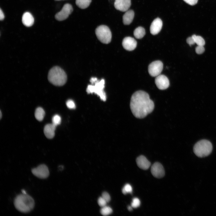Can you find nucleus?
Here are the masks:
<instances>
[{
    "instance_id": "1",
    "label": "nucleus",
    "mask_w": 216,
    "mask_h": 216,
    "mask_svg": "<svg viewBox=\"0 0 216 216\" xmlns=\"http://www.w3.org/2000/svg\"><path fill=\"white\" fill-rule=\"evenodd\" d=\"M130 107L135 117L142 118L153 111L154 104L147 92L139 90L136 92L132 95Z\"/></svg>"
},
{
    "instance_id": "2",
    "label": "nucleus",
    "mask_w": 216,
    "mask_h": 216,
    "mask_svg": "<svg viewBox=\"0 0 216 216\" xmlns=\"http://www.w3.org/2000/svg\"><path fill=\"white\" fill-rule=\"evenodd\" d=\"M14 204L15 208L19 211L27 213L34 208V201L33 198L27 194H21L14 199Z\"/></svg>"
},
{
    "instance_id": "3",
    "label": "nucleus",
    "mask_w": 216,
    "mask_h": 216,
    "mask_svg": "<svg viewBox=\"0 0 216 216\" xmlns=\"http://www.w3.org/2000/svg\"><path fill=\"white\" fill-rule=\"evenodd\" d=\"M48 78L50 82L54 85L61 86L66 83L67 76L62 68L58 66H55L50 70Z\"/></svg>"
},
{
    "instance_id": "4",
    "label": "nucleus",
    "mask_w": 216,
    "mask_h": 216,
    "mask_svg": "<svg viewBox=\"0 0 216 216\" xmlns=\"http://www.w3.org/2000/svg\"><path fill=\"white\" fill-rule=\"evenodd\" d=\"M92 85L88 86L86 92L88 94L94 93L99 96L103 101L106 100V95L104 89L105 87V80L102 79L99 80L95 77H92L90 80Z\"/></svg>"
},
{
    "instance_id": "5",
    "label": "nucleus",
    "mask_w": 216,
    "mask_h": 216,
    "mask_svg": "<svg viewBox=\"0 0 216 216\" xmlns=\"http://www.w3.org/2000/svg\"><path fill=\"white\" fill-rule=\"evenodd\" d=\"M212 145L210 141L203 139L198 141L195 144L193 150L197 156L203 158L209 155L212 152Z\"/></svg>"
},
{
    "instance_id": "6",
    "label": "nucleus",
    "mask_w": 216,
    "mask_h": 216,
    "mask_svg": "<svg viewBox=\"0 0 216 216\" xmlns=\"http://www.w3.org/2000/svg\"><path fill=\"white\" fill-rule=\"evenodd\" d=\"M96 35L98 39L102 43L107 44L111 42L112 34L109 28L105 25L98 26L95 31Z\"/></svg>"
},
{
    "instance_id": "7",
    "label": "nucleus",
    "mask_w": 216,
    "mask_h": 216,
    "mask_svg": "<svg viewBox=\"0 0 216 216\" xmlns=\"http://www.w3.org/2000/svg\"><path fill=\"white\" fill-rule=\"evenodd\" d=\"M163 69V64L160 61H156L150 63L148 67V72L149 74L155 77L160 74Z\"/></svg>"
},
{
    "instance_id": "8",
    "label": "nucleus",
    "mask_w": 216,
    "mask_h": 216,
    "mask_svg": "<svg viewBox=\"0 0 216 216\" xmlns=\"http://www.w3.org/2000/svg\"><path fill=\"white\" fill-rule=\"evenodd\" d=\"M32 174L38 178L45 179L49 175V171L47 166L44 164H41L37 167L32 170Z\"/></svg>"
},
{
    "instance_id": "9",
    "label": "nucleus",
    "mask_w": 216,
    "mask_h": 216,
    "mask_svg": "<svg viewBox=\"0 0 216 216\" xmlns=\"http://www.w3.org/2000/svg\"><path fill=\"white\" fill-rule=\"evenodd\" d=\"M73 11L72 5L69 4H65L62 10L57 13L55 18L58 21H62L66 19Z\"/></svg>"
},
{
    "instance_id": "10",
    "label": "nucleus",
    "mask_w": 216,
    "mask_h": 216,
    "mask_svg": "<svg viewBox=\"0 0 216 216\" xmlns=\"http://www.w3.org/2000/svg\"><path fill=\"white\" fill-rule=\"evenodd\" d=\"M151 171L152 175L157 178H161L165 175V171L162 165L156 162L152 166Z\"/></svg>"
},
{
    "instance_id": "11",
    "label": "nucleus",
    "mask_w": 216,
    "mask_h": 216,
    "mask_svg": "<svg viewBox=\"0 0 216 216\" xmlns=\"http://www.w3.org/2000/svg\"><path fill=\"white\" fill-rule=\"evenodd\" d=\"M155 83L157 87L160 90H164L169 86V81L165 75L160 74L157 76L155 80Z\"/></svg>"
},
{
    "instance_id": "12",
    "label": "nucleus",
    "mask_w": 216,
    "mask_h": 216,
    "mask_svg": "<svg viewBox=\"0 0 216 216\" xmlns=\"http://www.w3.org/2000/svg\"><path fill=\"white\" fill-rule=\"evenodd\" d=\"M122 45L126 50L132 51L136 48L137 42L134 38L130 37H126L123 40Z\"/></svg>"
},
{
    "instance_id": "13",
    "label": "nucleus",
    "mask_w": 216,
    "mask_h": 216,
    "mask_svg": "<svg viewBox=\"0 0 216 216\" xmlns=\"http://www.w3.org/2000/svg\"><path fill=\"white\" fill-rule=\"evenodd\" d=\"M131 5V0H115L114 6L117 10L122 12L126 11Z\"/></svg>"
},
{
    "instance_id": "14",
    "label": "nucleus",
    "mask_w": 216,
    "mask_h": 216,
    "mask_svg": "<svg viewBox=\"0 0 216 216\" xmlns=\"http://www.w3.org/2000/svg\"><path fill=\"white\" fill-rule=\"evenodd\" d=\"M163 25L162 21L159 18L155 19L150 26V30L151 33L155 35L158 33L161 30Z\"/></svg>"
},
{
    "instance_id": "15",
    "label": "nucleus",
    "mask_w": 216,
    "mask_h": 216,
    "mask_svg": "<svg viewBox=\"0 0 216 216\" xmlns=\"http://www.w3.org/2000/svg\"><path fill=\"white\" fill-rule=\"evenodd\" d=\"M136 162L138 166L143 170H147L151 166L150 162L143 155H140L138 157Z\"/></svg>"
},
{
    "instance_id": "16",
    "label": "nucleus",
    "mask_w": 216,
    "mask_h": 216,
    "mask_svg": "<svg viewBox=\"0 0 216 216\" xmlns=\"http://www.w3.org/2000/svg\"><path fill=\"white\" fill-rule=\"evenodd\" d=\"M56 127L52 123L47 124L45 126L44 133L47 138L51 139L54 137Z\"/></svg>"
},
{
    "instance_id": "17",
    "label": "nucleus",
    "mask_w": 216,
    "mask_h": 216,
    "mask_svg": "<svg viewBox=\"0 0 216 216\" xmlns=\"http://www.w3.org/2000/svg\"><path fill=\"white\" fill-rule=\"evenodd\" d=\"M22 22L24 26L27 27H30L33 25L34 22V18L30 13L26 12L22 16Z\"/></svg>"
},
{
    "instance_id": "18",
    "label": "nucleus",
    "mask_w": 216,
    "mask_h": 216,
    "mask_svg": "<svg viewBox=\"0 0 216 216\" xmlns=\"http://www.w3.org/2000/svg\"><path fill=\"white\" fill-rule=\"evenodd\" d=\"M134 12L132 10L126 11L123 16V22L125 25H129L132 22L134 16Z\"/></svg>"
},
{
    "instance_id": "19",
    "label": "nucleus",
    "mask_w": 216,
    "mask_h": 216,
    "mask_svg": "<svg viewBox=\"0 0 216 216\" xmlns=\"http://www.w3.org/2000/svg\"><path fill=\"white\" fill-rule=\"evenodd\" d=\"M145 29L142 27H138L136 28L134 32V37L137 39H141L142 38L145 34Z\"/></svg>"
},
{
    "instance_id": "20",
    "label": "nucleus",
    "mask_w": 216,
    "mask_h": 216,
    "mask_svg": "<svg viewBox=\"0 0 216 216\" xmlns=\"http://www.w3.org/2000/svg\"><path fill=\"white\" fill-rule=\"evenodd\" d=\"M45 112L44 109L41 107L37 108L35 112V118L38 121H42L44 116Z\"/></svg>"
},
{
    "instance_id": "21",
    "label": "nucleus",
    "mask_w": 216,
    "mask_h": 216,
    "mask_svg": "<svg viewBox=\"0 0 216 216\" xmlns=\"http://www.w3.org/2000/svg\"><path fill=\"white\" fill-rule=\"evenodd\" d=\"M91 1L92 0H76V4L79 8L84 9L89 5Z\"/></svg>"
},
{
    "instance_id": "22",
    "label": "nucleus",
    "mask_w": 216,
    "mask_h": 216,
    "mask_svg": "<svg viewBox=\"0 0 216 216\" xmlns=\"http://www.w3.org/2000/svg\"><path fill=\"white\" fill-rule=\"evenodd\" d=\"M191 37L198 45L203 46L205 44L204 40L201 36L194 34Z\"/></svg>"
},
{
    "instance_id": "23",
    "label": "nucleus",
    "mask_w": 216,
    "mask_h": 216,
    "mask_svg": "<svg viewBox=\"0 0 216 216\" xmlns=\"http://www.w3.org/2000/svg\"><path fill=\"white\" fill-rule=\"evenodd\" d=\"M112 210L110 207L106 206L102 207L100 210L101 214L104 216L109 215L112 213Z\"/></svg>"
},
{
    "instance_id": "24",
    "label": "nucleus",
    "mask_w": 216,
    "mask_h": 216,
    "mask_svg": "<svg viewBox=\"0 0 216 216\" xmlns=\"http://www.w3.org/2000/svg\"><path fill=\"white\" fill-rule=\"evenodd\" d=\"M61 121V117L59 115L56 114L52 117V124L56 126L60 124Z\"/></svg>"
},
{
    "instance_id": "25",
    "label": "nucleus",
    "mask_w": 216,
    "mask_h": 216,
    "mask_svg": "<svg viewBox=\"0 0 216 216\" xmlns=\"http://www.w3.org/2000/svg\"><path fill=\"white\" fill-rule=\"evenodd\" d=\"M122 191L124 194H126L127 193H130L132 192V188L130 184H125L122 188Z\"/></svg>"
},
{
    "instance_id": "26",
    "label": "nucleus",
    "mask_w": 216,
    "mask_h": 216,
    "mask_svg": "<svg viewBox=\"0 0 216 216\" xmlns=\"http://www.w3.org/2000/svg\"><path fill=\"white\" fill-rule=\"evenodd\" d=\"M140 204V202L139 199L137 198H134L133 199L131 206L133 208H136L139 207Z\"/></svg>"
},
{
    "instance_id": "27",
    "label": "nucleus",
    "mask_w": 216,
    "mask_h": 216,
    "mask_svg": "<svg viewBox=\"0 0 216 216\" xmlns=\"http://www.w3.org/2000/svg\"><path fill=\"white\" fill-rule=\"evenodd\" d=\"M66 106L70 109H74L75 108L76 105L74 102L71 100H68L66 102Z\"/></svg>"
},
{
    "instance_id": "28",
    "label": "nucleus",
    "mask_w": 216,
    "mask_h": 216,
    "mask_svg": "<svg viewBox=\"0 0 216 216\" xmlns=\"http://www.w3.org/2000/svg\"><path fill=\"white\" fill-rule=\"evenodd\" d=\"M98 202L99 205L102 207L106 206L107 203L102 196L99 198Z\"/></svg>"
},
{
    "instance_id": "29",
    "label": "nucleus",
    "mask_w": 216,
    "mask_h": 216,
    "mask_svg": "<svg viewBox=\"0 0 216 216\" xmlns=\"http://www.w3.org/2000/svg\"><path fill=\"white\" fill-rule=\"evenodd\" d=\"M205 51L203 46L198 45L195 48L196 52L199 54H202Z\"/></svg>"
},
{
    "instance_id": "30",
    "label": "nucleus",
    "mask_w": 216,
    "mask_h": 216,
    "mask_svg": "<svg viewBox=\"0 0 216 216\" xmlns=\"http://www.w3.org/2000/svg\"><path fill=\"white\" fill-rule=\"evenodd\" d=\"M102 197L107 202H109L110 200V196L109 194L107 192H103L102 194Z\"/></svg>"
},
{
    "instance_id": "31",
    "label": "nucleus",
    "mask_w": 216,
    "mask_h": 216,
    "mask_svg": "<svg viewBox=\"0 0 216 216\" xmlns=\"http://www.w3.org/2000/svg\"><path fill=\"white\" fill-rule=\"evenodd\" d=\"M185 2L188 4L193 5L197 3L198 0H183Z\"/></svg>"
},
{
    "instance_id": "32",
    "label": "nucleus",
    "mask_w": 216,
    "mask_h": 216,
    "mask_svg": "<svg viewBox=\"0 0 216 216\" xmlns=\"http://www.w3.org/2000/svg\"><path fill=\"white\" fill-rule=\"evenodd\" d=\"M187 43L190 45L194 44L195 43L192 37L188 38L186 40Z\"/></svg>"
},
{
    "instance_id": "33",
    "label": "nucleus",
    "mask_w": 216,
    "mask_h": 216,
    "mask_svg": "<svg viewBox=\"0 0 216 216\" xmlns=\"http://www.w3.org/2000/svg\"><path fill=\"white\" fill-rule=\"evenodd\" d=\"M4 17V14L2 11V10L0 9V20H3Z\"/></svg>"
},
{
    "instance_id": "34",
    "label": "nucleus",
    "mask_w": 216,
    "mask_h": 216,
    "mask_svg": "<svg viewBox=\"0 0 216 216\" xmlns=\"http://www.w3.org/2000/svg\"><path fill=\"white\" fill-rule=\"evenodd\" d=\"M133 207L131 206H128V210L129 211H131L132 210Z\"/></svg>"
},
{
    "instance_id": "35",
    "label": "nucleus",
    "mask_w": 216,
    "mask_h": 216,
    "mask_svg": "<svg viewBox=\"0 0 216 216\" xmlns=\"http://www.w3.org/2000/svg\"><path fill=\"white\" fill-rule=\"evenodd\" d=\"M22 194H27L26 191L24 190H22Z\"/></svg>"
},
{
    "instance_id": "36",
    "label": "nucleus",
    "mask_w": 216,
    "mask_h": 216,
    "mask_svg": "<svg viewBox=\"0 0 216 216\" xmlns=\"http://www.w3.org/2000/svg\"><path fill=\"white\" fill-rule=\"evenodd\" d=\"M2 112H1V111H0V118H2Z\"/></svg>"
},
{
    "instance_id": "37",
    "label": "nucleus",
    "mask_w": 216,
    "mask_h": 216,
    "mask_svg": "<svg viewBox=\"0 0 216 216\" xmlns=\"http://www.w3.org/2000/svg\"></svg>"
}]
</instances>
